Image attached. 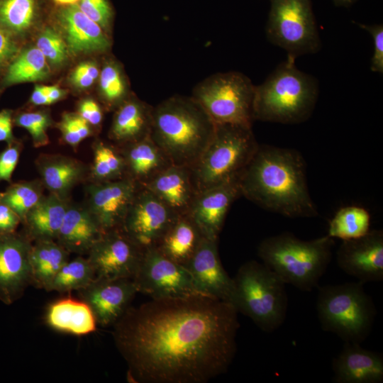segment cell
I'll return each instance as SVG.
<instances>
[{
  "label": "cell",
  "instance_id": "cell-32",
  "mask_svg": "<svg viewBox=\"0 0 383 383\" xmlns=\"http://www.w3.org/2000/svg\"><path fill=\"white\" fill-rule=\"evenodd\" d=\"M370 214L363 207L348 206L340 209L329 222L327 235L347 240L360 238L370 231Z\"/></svg>",
  "mask_w": 383,
  "mask_h": 383
},
{
  "label": "cell",
  "instance_id": "cell-28",
  "mask_svg": "<svg viewBox=\"0 0 383 383\" xmlns=\"http://www.w3.org/2000/svg\"><path fill=\"white\" fill-rule=\"evenodd\" d=\"M204 237L187 214L179 216L155 247L162 255L184 265Z\"/></svg>",
  "mask_w": 383,
  "mask_h": 383
},
{
  "label": "cell",
  "instance_id": "cell-54",
  "mask_svg": "<svg viewBox=\"0 0 383 383\" xmlns=\"http://www.w3.org/2000/svg\"><path fill=\"white\" fill-rule=\"evenodd\" d=\"M1 194H2V193H0V199H1Z\"/></svg>",
  "mask_w": 383,
  "mask_h": 383
},
{
  "label": "cell",
  "instance_id": "cell-13",
  "mask_svg": "<svg viewBox=\"0 0 383 383\" xmlns=\"http://www.w3.org/2000/svg\"><path fill=\"white\" fill-rule=\"evenodd\" d=\"M143 249L120 228L106 231L88 252L97 279H133L140 263Z\"/></svg>",
  "mask_w": 383,
  "mask_h": 383
},
{
  "label": "cell",
  "instance_id": "cell-43",
  "mask_svg": "<svg viewBox=\"0 0 383 383\" xmlns=\"http://www.w3.org/2000/svg\"><path fill=\"white\" fill-rule=\"evenodd\" d=\"M18 53L15 36L0 26V68L9 65Z\"/></svg>",
  "mask_w": 383,
  "mask_h": 383
},
{
  "label": "cell",
  "instance_id": "cell-26",
  "mask_svg": "<svg viewBox=\"0 0 383 383\" xmlns=\"http://www.w3.org/2000/svg\"><path fill=\"white\" fill-rule=\"evenodd\" d=\"M45 320L52 328L75 335L94 332L97 324L88 304L72 297L52 303L48 308Z\"/></svg>",
  "mask_w": 383,
  "mask_h": 383
},
{
  "label": "cell",
  "instance_id": "cell-39",
  "mask_svg": "<svg viewBox=\"0 0 383 383\" xmlns=\"http://www.w3.org/2000/svg\"><path fill=\"white\" fill-rule=\"evenodd\" d=\"M16 123L29 132L35 147L48 143L47 129L50 119L47 114L43 112L23 113L16 117Z\"/></svg>",
  "mask_w": 383,
  "mask_h": 383
},
{
  "label": "cell",
  "instance_id": "cell-20",
  "mask_svg": "<svg viewBox=\"0 0 383 383\" xmlns=\"http://www.w3.org/2000/svg\"><path fill=\"white\" fill-rule=\"evenodd\" d=\"M55 18L70 52H104L110 48L106 33L86 16L78 4L61 6Z\"/></svg>",
  "mask_w": 383,
  "mask_h": 383
},
{
  "label": "cell",
  "instance_id": "cell-33",
  "mask_svg": "<svg viewBox=\"0 0 383 383\" xmlns=\"http://www.w3.org/2000/svg\"><path fill=\"white\" fill-rule=\"evenodd\" d=\"M38 0H0V26L14 36L24 33L38 13Z\"/></svg>",
  "mask_w": 383,
  "mask_h": 383
},
{
  "label": "cell",
  "instance_id": "cell-29",
  "mask_svg": "<svg viewBox=\"0 0 383 383\" xmlns=\"http://www.w3.org/2000/svg\"><path fill=\"white\" fill-rule=\"evenodd\" d=\"M69 255L56 240L35 241L30 251L31 284L47 291Z\"/></svg>",
  "mask_w": 383,
  "mask_h": 383
},
{
  "label": "cell",
  "instance_id": "cell-52",
  "mask_svg": "<svg viewBox=\"0 0 383 383\" xmlns=\"http://www.w3.org/2000/svg\"><path fill=\"white\" fill-rule=\"evenodd\" d=\"M56 4L60 6H67L77 4L80 0H52Z\"/></svg>",
  "mask_w": 383,
  "mask_h": 383
},
{
  "label": "cell",
  "instance_id": "cell-27",
  "mask_svg": "<svg viewBox=\"0 0 383 383\" xmlns=\"http://www.w3.org/2000/svg\"><path fill=\"white\" fill-rule=\"evenodd\" d=\"M68 206L54 194L43 196L25 217L26 235L35 241L56 240Z\"/></svg>",
  "mask_w": 383,
  "mask_h": 383
},
{
  "label": "cell",
  "instance_id": "cell-37",
  "mask_svg": "<svg viewBox=\"0 0 383 383\" xmlns=\"http://www.w3.org/2000/svg\"><path fill=\"white\" fill-rule=\"evenodd\" d=\"M42 197L39 184L35 182H21L11 185L2 193L0 203L11 208L23 222L28 212Z\"/></svg>",
  "mask_w": 383,
  "mask_h": 383
},
{
  "label": "cell",
  "instance_id": "cell-25",
  "mask_svg": "<svg viewBox=\"0 0 383 383\" xmlns=\"http://www.w3.org/2000/svg\"><path fill=\"white\" fill-rule=\"evenodd\" d=\"M122 155L126 164V176L140 186L172 165L150 135L125 145Z\"/></svg>",
  "mask_w": 383,
  "mask_h": 383
},
{
  "label": "cell",
  "instance_id": "cell-41",
  "mask_svg": "<svg viewBox=\"0 0 383 383\" xmlns=\"http://www.w3.org/2000/svg\"><path fill=\"white\" fill-rule=\"evenodd\" d=\"M370 33L373 41V55L370 69L372 72L383 73V26L382 24L366 25L357 23Z\"/></svg>",
  "mask_w": 383,
  "mask_h": 383
},
{
  "label": "cell",
  "instance_id": "cell-24",
  "mask_svg": "<svg viewBox=\"0 0 383 383\" xmlns=\"http://www.w3.org/2000/svg\"><path fill=\"white\" fill-rule=\"evenodd\" d=\"M152 108L137 98L128 97L118 106L111 128V137L126 145L149 136Z\"/></svg>",
  "mask_w": 383,
  "mask_h": 383
},
{
  "label": "cell",
  "instance_id": "cell-30",
  "mask_svg": "<svg viewBox=\"0 0 383 383\" xmlns=\"http://www.w3.org/2000/svg\"><path fill=\"white\" fill-rule=\"evenodd\" d=\"M39 170L47 188L63 199L83 175L82 167L75 160L65 157L45 158Z\"/></svg>",
  "mask_w": 383,
  "mask_h": 383
},
{
  "label": "cell",
  "instance_id": "cell-34",
  "mask_svg": "<svg viewBox=\"0 0 383 383\" xmlns=\"http://www.w3.org/2000/svg\"><path fill=\"white\" fill-rule=\"evenodd\" d=\"M95 278L94 271L89 260L78 256L69 260L62 267L47 291L60 293L79 291L89 285Z\"/></svg>",
  "mask_w": 383,
  "mask_h": 383
},
{
  "label": "cell",
  "instance_id": "cell-2",
  "mask_svg": "<svg viewBox=\"0 0 383 383\" xmlns=\"http://www.w3.org/2000/svg\"><path fill=\"white\" fill-rule=\"evenodd\" d=\"M238 182L241 196L267 211L288 218L318 216L305 162L296 150L259 145Z\"/></svg>",
  "mask_w": 383,
  "mask_h": 383
},
{
  "label": "cell",
  "instance_id": "cell-42",
  "mask_svg": "<svg viewBox=\"0 0 383 383\" xmlns=\"http://www.w3.org/2000/svg\"><path fill=\"white\" fill-rule=\"evenodd\" d=\"M99 72L96 63L93 62H82L73 71L71 81L78 88H88L99 78Z\"/></svg>",
  "mask_w": 383,
  "mask_h": 383
},
{
  "label": "cell",
  "instance_id": "cell-19",
  "mask_svg": "<svg viewBox=\"0 0 383 383\" xmlns=\"http://www.w3.org/2000/svg\"><path fill=\"white\" fill-rule=\"evenodd\" d=\"M240 196L238 177L196 194L187 214L204 238L218 240L227 213Z\"/></svg>",
  "mask_w": 383,
  "mask_h": 383
},
{
  "label": "cell",
  "instance_id": "cell-1",
  "mask_svg": "<svg viewBox=\"0 0 383 383\" xmlns=\"http://www.w3.org/2000/svg\"><path fill=\"white\" fill-rule=\"evenodd\" d=\"M238 312L204 295L152 299L130 306L113 336L140 383H205L228 370L237 350Z\"/></svg>",
  "mask_w": 383,
  "mask_h": 383
},
{
  "label": "cell",
  "instance_id": "cell-16",
  "mask_svg": "<svg viewBox=\"0 0 383 383\" xmlns=\"http://www.w3.org/2000/svg\"><path fill=\"white\" fill-rule=\"evenodd\" d=\"M339 267L365 284L383 279V231L370 230L355 239L342 240L336 251Z\"/></svg>",
  "mask_w": 383,
  "mask_h": 383
},
{
  "label": "cell",
  "instance_id": "cell-38",
  "mask_svg": "<svg viewBox=\"0 0 383 383\" xmlns=\"http://www.w3.org/2000/svg\"><path fill=\"white\" fill-rule=\"evenodd\" d=\"M36 48L51 64L59 65L67 58L68 48L63 37L51 28H45L39 35Z\"/></svg>",
  "mask_w": 383,
  "mask_h": 383
},
{
  "label": "cell",
  "instance_id": "cell-5",
  "mask_svg": "<svg viewBox=\"0 0 383 383\" xmlns=\"http://www.w3.org/2000/svg\"><path fill=\"white\" fill-rule=\"evenodd\" d=\"M334 240L327 235L303 240L284 232L262 240L257 255L287 284L311 292L318 287L332 258Z\"/></svg>",
  "mask_w": 383,
  "mask_h": 383
},
{
  "label": "cell",
  "instance_id": "cell-47",
  "mask_svg": "<svg viewBox=\"0 0 383 383\" xmlns=\"http://www.w3.org/2000/svg\"><path fill=\"white\" fill-rule=\"evenodd\" d=\"M20 221V217L11 208L0 203V234L15 232Z\"/></svg>",
  "mask_w": 383,
  "mask_h": 383
},
{
  "label": "cell",
  "instance_id": "cell-6",
  "mask_svg": "<svg viewBox=\"0 0 383 383\" xmlns=\"http://www.w3.org/2000/svg\"><path fill=\"white\" fill-rule=\"evenodd\" d=\"M231 304L262 331L272 333L284 323L288 308L286 284L264 263L250 260L238 269Z\"/></svg>",
  "mask_w": 383,
  "mask_h": 383
},
{
  "label": "cell",
  "instance_id": "cell-15",
  "mask_svg": "<svg viewBox=\"0 0 383 383\" xmlns=\"http://www.w3.org/2000/svg\"><path fill=\"white\" fill-rule=\"evenodd\" d=\"M140 187L127 176L89 185L87 209L104 232L120 228Z\"/></svg>",
  "mask_w": 383,
  "mask_h": 383
},
{
  "label": "cell",
  "instance_id": "cell-14",
  "mask_svg": "<svg viewBox=\"0 0 383 383\" xmlns=\"http://www.w3.org/2000/svg\"><path fill=\"white\" fill-rule=\"evenodd\" d=\"M30 238L15 232L0 234V301L11 305L31 284Z\"/></svg>",
  "mask_w": 383,
  "mask_h": 383
},
{
  "label": "cell",
  "instance_id": "cell-17",
  "mask_svg": "<svg viewBox=\"0 0 383 383\" xmlns=\"http://www.w3.org/2000/svg\"><path fill=\"white\" fill-rule=\"evenodd\" d=\"M138 293L130 278L114 279L95 278L78 294L91 308L97 324L106 327L113 326L130 307Z\"/></svg>",
  "mask_w": 383,
  "mask_h": 383
},
{
  "label": "cell",
  "instance_id": "cell-35",
  "mask_svg": "<svg viewBox=\"0 0 383 383\" xmlns=\"http://www.w3.org/2000/svg\"><path fill=\"white\" fill-rule=\"evenodd\" d=\"M99 91L109 106L121 105L128 98V85L122 68L114 60L107 61L99 73Z\"/></svg>",
  "mask_w": 383,
  "mask_h": 383
},
{
  "label": "cell",
  "instance_id": "cell-23",
  "mask_svg": "<svg viewBox=\"0 0 383 383\" xmlns=\"http://www.w3.org/2000/svg\"><path fill=\"white\" fill-rule=\"evenodd\" d=\"M104 232L88 209L68 206L56 241L70 253H88Z\"/></svg>",
  "mask_w": 383,
  "mask_h": 383
},
{
  "label": "cell",
  "instance_id": "cell-21",
  "mask_svg": "<svg viewBox=\"0 0 383 383\" xmlns=\"http://www.w3.org/2000/svg\"><path fill=\"white\" fill-rule=\"evenodd\" d=\"M335 383H380L383 382V356L360 344L345 343L332 362Z\"/></svg>",
  "mask_w": 383,
  "mask_h": 383
},
{
  "label": "cell",
  "instance_id": "cell-53",
  "mask_svg": "<svg viewBox=\"0 0 383 383\" xmlns=\"http://www.w3.org/2000/svg\"><path fill=\"white\" fill-rule=\"evenodd\" d=\"M337 6L348 7L354 4L357 0H333Z\"/></svg>",
  "mask_w": 383,
  "mask_h": 383
},
{
  "label": "cell",
  "instance_id": "cell-12",
  "mask_svg": "<svg viewBox=\"0 0 383 383\" xmlns=\"http://www.w3.org/2000/svg\"><path fill=\"white\" fill-rule=\"evenodd\" d=\"M179 215L140 186L120 229L145 250L156 247Z\"/></svg>",
  "mask_w": 383,
  "mask_h": 383
},
{
  "label": "cell",
  "instance_id": "cell-31",
  "mask_svg": "<svg viewBox=\"0 0 383 383\" xmlns=\"http://www.w3.org/2000/svg\"><path fill=\"white\" fill-rule=\"evenodd\" d=\"M49 74L47 60L35 47L18 52L9 64L4 83L6 86L35 82L46 78Z\"/></svg>",
  "mask_w": 383,
  "mask_h": 383
},
{
  "label": "cell",
  "instance_id": "cell-36",
  "mask_svg": "<svg viewBox=\"0 0 383 383\" xmlns=\"http://www.w3.org/2000/svg\"><path fill=\"white\" fill-rule=\"evenodd\" d=\"M126 164L121 152L113 147L99 143L94 149L93 174L97 182L118 179L126 177Z\"/></svg>",
  "mask_w": 383,
  "mask_h": 383
},
{
  "label": "cell",
  "instance_id": "cell-51",
  "mask_svg": "<svg viewBox=\"0 0 383 383\" xmlns=\"http://www.w3.org/2000/svg\"><path fill=\"white\" fill-rule=\"evenodd\" d=\"M65 91L57 86H48V99L50 104L60 100Z\"/></svg>",
  "mask_w": 383,
  "mask_h": 383
},
{
  "label": "cell",
  "instance_id": "cell-49",
  "mask_svg": "<svg viewBox=\"0 0 383 383\" xmlns=\"http://www.w3.org/2000/svg\"><path fill=\"white\" fill-rule=\"evenodd\" d=\"M30 101L35 105H49L48 86H35Z\"/></svg>",
  "mask_w": 383,
  "mask_h": 383
},
{
  "label": "cell",
  "instance_id": "cell-7",
  "mask_svg": "<svg viewBox=\"0 0 383 383\" xmlns=\"http://www.w3.org/2000/svg\"><path fill=\"white\" fill-rule=\"evenodd\" d=\"M258 146L252 127L216 123L211 141L189 168L196 194L238 178Z\"/></svg>",
  "mask_w": 383,
  "mask_h": 383
},
{
  "label": "cell",
  "instance_id": "cell-3",
  "mask_svg": "<svg viewBox=\"0 0 383 383\" xmlns=\"http://www.w3.org/2000/svg\"><path fill=\"white\" fill-rule=\"evenodd\" d=\"M215 128L214 121L192 96L174 95L152 108L150 135L172 165L190 168Z\"/></svg>",
  "mask_w": 383,
  "mask_h": 383
},
{
  "label": "cell",
  "instance_id": "cell-40",
  "mask_svg": "<svg viewBox=\"0 0 383 383\" xmlns=\"http://www.w3.org/2000/svg\"><path fill=\"white\" fill-rule=\"evenodd\" d=\"M78 6L106 33L110 28L113 9L109 0H80Z\"/></svg>",
  "mask_w": 383,
  "mask_h": 383
},
{
  "label": "cell",
  "instance_id": "cell-11",
  "mask_svg": "<svg viewBox=\"0 0 383 383\" xmlns=\"http://www.w3.org/2000/svg\"><path fill=\"white\" fill-rule=\"evenodd\" d=\"M133 280L138 292L152 299L203 295L196 289L185 267L169 259L155 247L143 250Z\"/></svg>",
  "mask_w": 383,
  "mask_h": 383
},
{
  "label": "cell",
  "instance_id": "cell-45",
  "mask_svg": "<svg viewBox=\"0 0 383 383\" xmlns=\"http://www.w3.org/2000/svg\"><path fill=\"white\" fill-rule=\"evenodd\" d=\"M60 129L64 140L70 145L75 146L82 140L76 123V115L65 114L60 122Z\"/></svg>",
  "mask_w": 383,
  "mask_h": 383
},
{
  "label": "cell",
  "instance_id": "cell-50",
  "mask_svg": "<svg viewBox=\"0 0 383 383\" xmlns=\"http://www.w3.org/2000/svg\"><path fill=\"white\" fill-rule=\"evenodd\" d=\"M76 123L79 130V135L82 140L90 135L91 130L89 123L82 118L79 115H76Z\"/></svg>",
  "mask_w": 383,
  "mask_h": 383
},
{
  "label": "cell",
  "instance_id": "cell-22",
  "mask_svg": "<svg viewBox=\"0 0 383 383\" xmlns=\"http://www.w3.org/2000/svg\"><path fill=\"white\" fill-rule=\"evenodd\" d=\"M179 216L187 214L196 196L189 168L170 165L144 186Z\"/></svg>",
  "mask_w": 383,
  "mask_h": 383
},
{
  "label": "cell",
  "instance_id": "cell-18",
  "mask_svg": "<svg viewBox=\"0 0 383 383\" xmlns=\"http://www.w3.org/2000/svg\"><path fill=\"white\" fill-rule=\"evenodd\" d=\"M184 266L199 292L231 304L233 280L222 265L217 240L204 238Z\"/></svg>",
  "mask_w": 383,
  "mask_h": 383
},
{
  "label": "cell",
  "instance_id": "cell-4",
  "mask_svg": "<svg viewBox=\"0 0 383 383\" xmlns=\"http://www.w3.org/2000/svg\"><path fill=\"white\" fill-rule=\"evenodd\" d=\"M318 96L316 79L299 70L295 59L287 57L261 84L255 86L254 121L302 123L311 116Z\"/></svg>",
  "mask_w": 383,
  "mask_h": 383
},
{
  "label": "cell",
  "instance_id": "cell-9",
  "mask_svg": "<svg viewBox=\"0 0 383 383\" xmlns=\"http://www.w3.org/2000/svg\"><path fill=\"white\" fill-rule=\"evenodd\" d=\"M255 88L251 80L241 72H218L199 82L192 96L215 123L252 127Z\"/></svg>",
  "mask_w": 383,
  "mask_h": 383
},
{
  "label": "cell",
  "instance_id": "cell-8",
  "mask_svg": "<svg viewBox=\"0 0 383 383\" xmlns=\"http://www.w3.org/2000/svg\"><path fill=\"white\" fill-rule=\"evenodd\" d=\"M316 312L324 331L344 343L360 344L370 335L376 316L372 297L357 281L318 286Z\"/></svg>",
  "mask_w": 383,
  "mask_h": 383
},
{
  "label": "cell",
  "instance_id": "cell-46",
  "mask_svg": "<svg viewBox=\"0 0 383 383\" xmlns=\"http://www.w3.org/2000/svg\"><path fill=\"white\" fill-rule=\"evenodd\" d=\"M79 115L93 126L99 125L103 118L100 106L92 99H87L81 103Z\"/></svg>",
  "mask_w": 383,
  "mask_h": 383
},
{
  "label": "cell",
  "instance_id": "cell-48",
  "mask_svg": "<svg viewBox=\"0 0 383 383\" xmlns=\"http://www.w3.org/2000/svg\"><path fill=\"white\" fill-rule=\"evenodd\" d=\"M13 138L11 111L2 110L0 111V142L11 143Z\"/></svg>",
  "mask_w": 383,
  "mask_h": 383
},
{
  "label": "cell",
  "instance_id": "cell-10",
  "mask_svg": "<svg viewBox=\"0 0 383 383\" xmlns=\"http://www.w3.org/2000/svg\"><path fill=\"white\" fill-rule=\"evenodd\" d=\"M266 34L295 60L317 52L321 45L311 0H270Z\"/></svg>",
  "mask_w": 383,
  "mask_h": 383
},
{
  "label": "cell",
  "instance_id": "cell-44",
  "mask_svg": "<svg viewBox=\"0 0 383 383\" xmlns=\"http://www.w3.org/2000/svg\"><path fill=\"white\" fill-rule=\"evenodd\" d=\"M18 145H10L0 154V181L9 182L19 159Z\"/></svg>",
  "mask_w": 383,
  "mask_h": 383
}]
</instances>
